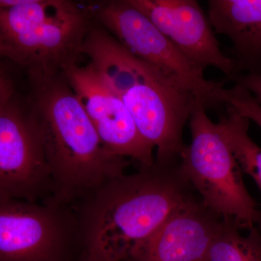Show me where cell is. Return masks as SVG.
Instances as JSON below:
<instances>
[{"label":"cell","mask_w":261,"mask_h":261,"mask_svg":"<svg viewBox=\"0 0 261 261\" xmlns=\"http://www.w3.org/2000/svg\"><path fill=\"white\" fill-rule=\"evenodd\" d=\"M82 261H95L93 260H91V259L86 258V257H83Z\"/></svg>","instance_id":"obj_18"},{"label":"cell","mask_w":261,"mask_h":261,"mask_svg":"<svg viewBox=\"0 0 261 261\" xmlns=\"http://www.w3.org/2000/svg\"><path fill=\"white\" fill-rule=\"evenodd\" d=\"M180 51L201 69L214 67L230 79L234 63L225 56L208 15L196 0H129Z\"/></svg>","instance_id":"obj_10"},{"label":"cell","mask_w":261,"mask_h":261,"mask_svg":"<svg viewBox=\"0 0 261 261\" xmlns=\"http://www.w3.org/2000/svg\"><path fill=\"white\" fill-rule=\"evenodd\" d=\"M82 54L121 98L146 142L157 149L155 161H179L187 145L184 127L200 102L195 94L132 55L95 20Z\"/></svg>","instance_id":"obj_3"},{"label":"cell","mask_w":261,"mask_h":261,"mask_svg":"<svg viewBox=\"0 0 261 261\" xmlns=\"http://www.w3.org/2000/svg\"><path fill=\"white\" fill-rule=\"evenodd\" d=\"M92 5L69 0H1L0 55L23 73L57 74L79 65Z\"/></svg>","instance_id":"obj_4"},{"label":"cell","mask_w":261,"mask_h":261,"mask_svg":"<svg viewBox=\"0 0 261 261\" xmlns=\"http://www.w3.org/2000/svg\"><path fill=\"white\" fill-rule=\"evenodd\" d=\"M235 84L242 86L250 92L261 105V73L257 74H240L232 79Z\"/></svg>","instance_id":"obj_16"},{"label":"cell","mask_w":261,"mask_h":261,"mask_svg":"<svg viewBox=\"0 0 261 261\" xmlns=\"http://www.w3.org/2000/svg\"><path fill=\"white\" fill-rule=\"evenodd\" d=\"M94 20L139 59L159 68L192 92L206 109L226 106L228 89L206 80L192 63L129 0L92 5Z\"/></svg>","instance_id":"obj_7"},{"label":"cell","mask_w":261,"mask_h":261,"mask_svg":"<svg viewBox=\"0 0 261 261\" xmlns=\"http://www.w3.org/2000/svg\"><path fill=\"white\" fill-rule=\"evenodd\" d=\"M179 161H156L108 181L74 205L84 257L132 261L163 223L194 197Z\"/></svg>","instance_id":"obj_1"},{"label":"cell","mask_w":261,"mask_h":261,"mask_svg":"<svg viewBox=\"0 0 261 261\" xmlns=\"http://www.w3.org/2000/svg\"><path fill=\"white\" fill-rule=\"evenodd\" d=\"M207 15L232 43L237 75L261 73V0H209Z\"/></svg>","instance_id":"obj_12"},{"label":"cell","mask_w":261,"mask_h":261,"mask_svg":"<svg viewBox=\"0 0 261 261\" xmlns=\"http://www.w3.org/2000/svg\"><path fill=\"white\" fill-rule=\"evenodd\" d=\"M226 104L231 106L242 116L250 121L255 122L261 128V105L242 86L235 84L231 89H228Z\"/></svg>","instance_id":"obj_15"},{"label":"cell","mask_w":261,"mask_h":261,"mask_svg":"<svg viewBox=\"0 0 261 261\" xmlns=\"http://www.w3.org/2000/svg\"><path fill=\"white\" fill-rule=\"evenodd\" d=\"M82 247L74 205L0 199V261H66Z\"/></svg>","instance_id":"obj_8"},{"label":"cell","mask_w":261,"mask_h":261,"mask_svg":"<svg viewBox=\"0 0 261 261\" xmlns=\"http://www.w3.org/2000/svg\"><path fill=\"white\" fill-rule=\"evenodd\" d=\"M32 104L53 181L51 201L74 205L113 178L129 160L105 145L63 73H27Z\"/></svg>","instance_id":"obj_2"},{"label":"cell","mask_w":261,"mask_h":261,"mask_svg":"<svg viewBox=\"0 0 261 261\" xmlns=\"http://www.w3.org/2000/svg\"><path fill=\"white\" fill-rule=\"evenodd\" d=\"M218 123L242 171L255 181L261 193V147L249 135L250 120L226 105V114Z\"/></svg>","instance_id":"obj_13"},{"label":"cell","mask_w":261,"mask_h":261,"mask_svg":"<svg viewBox=\"0 0 261 261\" xmlns=\"http://www.w3.org/2000/svg\"><path fill=\"white\" fill-rule=\"evenodd\" d=\"M63 73L105 145L137 168L153 164L154 147L141 135L121 98L93 65H73Z\"/></svg>","instance_id":"obj_9"},{"label":"cell","mask_w":261,"mask_h":261,"mask_svg":"<svg viewBox=\"0 0 261 261\" xmlns=\"http://www.w3.org/2000/svg\"><path fill=\"white\" fill-rule=\"evenodd\" d=\"M197 102L190 116L192 142L181 154L182 175L201 200L224 218L233 219L242 230L255 226L260 209L247 191L243 171L219 123Z\"/></svg>","instance_id":"obj_6"},{"label":"cell","mask_w":261,"mask_h":261,"mask_svg":"<svg viewBox=\"0 0 261 261\" xmlns=\"http://www.w3.org/2000/svg\"><path fill=\"white\" fill-rule=\"evenodd\" d=\"M255 226L261 231V213L259 212L258 216H257L256 222H255Z\"/></svg>","instance_id":"obj_17"},{"label":"cell","mask_w":261,"mask_h":261,"mask_svg":"<svg viewBox=\"0 0 261 261\" xmlns=\"http://www.w3.org/2000/svg\"><path fill=\"white\" fill-rule=\"evenodd\" d=\"M233 219L224 218L207 261H261V231L256 226L241 233Z\"/></svg>","instance_id":"obj_14"},{"label":"cell","mask_w":261,"mask_h":261,"mask_svg":"<svg viewBox=\"0 0 261 261\" xmlns=\"http://www.w3.org/2000/svg\"><path fill=\"white\" fill-rule=\"evenodd\" d=\"M0 68V199L40 202L53 195L51 172L27 89Z\"/></svg>","instance_id":"obj_5"},{"label":"cell","mask_w":261,"mask_h":261,"mask_svg":"<svg viewBox=\"0 0 261 261\" xmlns=\"http://www.w3.org/2000/svg\"><path fill=\"white\" fill-rule=\"evenodd\" d=\"M224 221L194 196L168 218L132 261H207Z\"/></svg>","instance_id":"obj_11"}]
</instances>
